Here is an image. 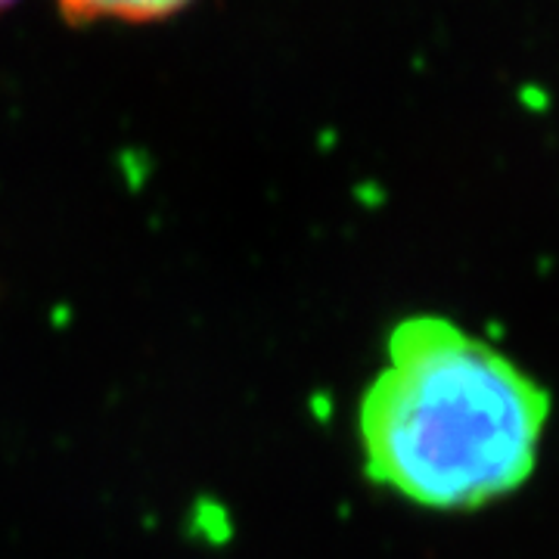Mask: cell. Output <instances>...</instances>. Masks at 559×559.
<instances>
[{
	"label": "cell",
	"instance_id": "6da1fadb",
	"mask_svg": "<svg viewBox=\"0 0 559 559\" xmlns=\"http://www.w3.org/2000/svg\"><path fill=\"white\" fill-rule=\"evenodd\" d=\"M550 395L454 320L417 314L389 336L360 401L367 476L429 510H479L538 466Z\"/></svg>",
	"mask_w": 559,
	"mask_h": 559
},
{
	"label": "cell",
	"instance_id": "7a4b0ae2",
	"mask_svg": "<svg viewBox=\"0 0 559 559\" xmlns=\"http://www.w3.org/2000/svg\"><path fill=\"white\" fill-rule=\"evenodd\" d=\"M190 0H60L69 20L91 22V20H162L168 13L180 10Z\"/></svg>",
	"mask_w": 559,
	"mask_h": 559
},
{
	"label": "cell",
	"instance_id": "3957f363",
	"mask_svg": "<svg viewBox=\"0 0 559 559\" xmlns=\"http://www.w3.org/2000/svg\"><path fill=\"white\" fill-rule=\"evenodd\" d=\"M7 3H13V0H0V7H7Z\"/></svg>",
	"mask_w": 559,
	"mask_h": 559
}]
</instances>
